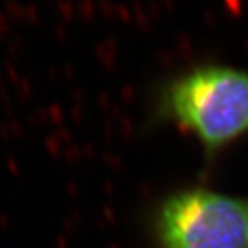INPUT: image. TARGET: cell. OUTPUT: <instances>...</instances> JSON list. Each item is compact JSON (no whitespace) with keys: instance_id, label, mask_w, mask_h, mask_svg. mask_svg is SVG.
<instances>
[{"instance_id":"cell-1","label":"cell","mask_w":248,"mask_h":248,"mask_svg":"<svg viewBox=\"0 0 248 248\" xmlns=\"http://www.w3.org/2000/svg\"><path fill=\"white\" fill-rule=\"evenodd\" d=\"M148 124L191 136L203 163L214 165L248 136V69L199 63L172 74L151 97Z\"/></svg>"},{"instance_id":"cell-2","label":"cell","mask_w":248,"mask_h":248,"mask_svg":"<svg viewBox=\"0 0 248 248\" xmlns=\"http://www.w3.org/2000/svg\"><path fill=\"white\" fill-rule=\"evenodd\" d=\"M150 248H248V196L205 184L163 191L147 206Z\"/></svg>"}]
</instances>
